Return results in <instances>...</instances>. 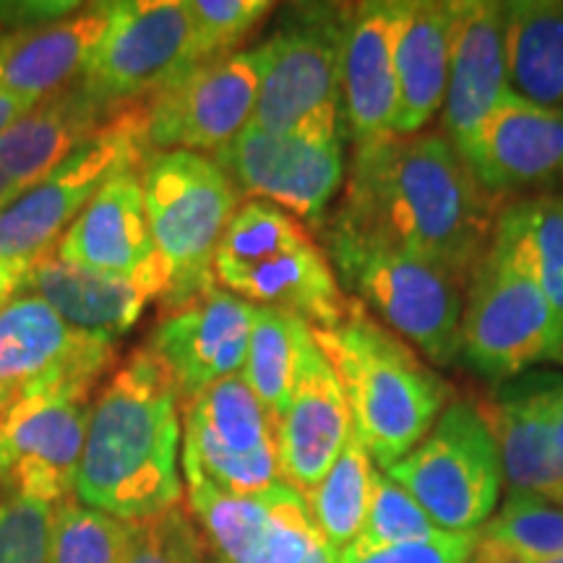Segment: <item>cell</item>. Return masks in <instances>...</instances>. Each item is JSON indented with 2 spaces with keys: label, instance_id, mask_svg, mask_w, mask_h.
I'll use <instances>...</instances> for the list:
<instances>
[{
  "label": "cell",
  "instance_id": "6da1fadb",
  "mask_svg": "<svg viewBox=\"0 0 563 563\" xmlns=\"http://www.w3.org/2000/svg\"><path fill=\"white\" fill-rule=\"evenodd\" d=\"M498 211L452 141L422 131L352 146L342 203L323 224L470 279Z\"/></svg>",
  "mask_w": 563,
  "mask_h": 563
},
{
  "label": "cell",
  "instance_id": "7a4b0ae2",
  "mask_svg": "<svg viewBox=\"0 0 563 563\" xmlns=\"http://www.w3.org/2000/svg\"><path fill=\"white\" fill-rule=\"evenodd\" d=\"M180 399L165 365L150 347L136 350L91 407L76 477L84 506L146 522L178 509Z\"/></svg>",
  "mask_w": 563,
  "mask_h": 563
},
{
  "label": "cell",
  "instance_id": "3957f363",
  "mask_svg": "<svg viewBox=\"0 0 563 563\" xmlns=\"http://www.w3.org/2000/svg\"><path fill=\"white\" fill-rule=\"evenodd\" d=\"M313 336L340 378L352 431L378 470L410 454L454 399L452 384L361 302L352 300L340 327Z\"/></svg>",
  "mask_w": 563,
  "mask_h": 563
},
{
  "label": "cell",
  "instance_id": "277c9868",
  "mask_svg": "<svg viewBox=\"0 0 563 563\" xmlns=\"http://www.w3.org/2000/svg\"><path fill=\"white\" fill-rule=\"evenodd\" d=\"M214 279L238 298L298 316L313 332L340 327L352 306L306 222L269 201L238 207L217 249Z\"/></svg>",
  "mask_w": 563,
  "mask_h": 563
},
{
  "label": "cell",
  "instance_id": "5b68a950",
  "mask_svg": "<svg viewBox=\"0 0 563 563\" xmlns=\"http://www.w3.org/2000/svg\"><path fill=\"white\" fill-rule=\"evenodd\" d=\"M323 251L344 295L391 329L433 365H452L462 350L467 282L446 266L323 224Z\"/></svg>",
  "mask_w": 563,
  "mask_h": 563
},
{
  "label": "cell",
  "instance_id": "8992f818",
  "mask_svg": "<svg viewBox=\"0 0 563 563\" xmlns=\"http://www.w3.org/2000/svg\"><path fill=\"white\" fill-rule=\"evenodd\" d=\"M460 355L493 384L534 363L563 365L561 323L501 214L493 224L488 249L470 274Z\"/></svg>",
  "mask_w": 563,
  "mask_h": 563
},
{
  "label": "cell",
  "instance_id": "52a82bcc",
  "mask_svg": "<svg viewBox=\"0 0 563 563\" xmlns=\"http://www.w3.org/2000/svg\"><path fill=\"white\" fill-rule=\"evenodd\" d=\"M141 188L154 245L170 269L165 302L175 311L214 287V256L241 194L214 159L183 150L152 152Z\"/></svg>",
  "mask_w": 563,
  "mask_h": 563
},
{
  "label": "cell",
  "instance_id": "ba28073f",
  "mask_svg": "<svg viewBox=\"0 0 563 563\" xmlns=\"http://www.w3.org/2000/svg\"><path fill=\"white\" fill-rule=\"evenodd\" d=\"M150 154L144 104L112 115L55 170L0 209V264L26 274L34 262L58 249L66 230L112 175L144 165Z\"/></svg>",
  "mask_w": 563,
  "mask_h": 563
},
{
  "label": "cell",
  "instance_id": "9c48e42d",
  "mask_svg": "<svg viewBox=\"0 0 563 563\" xmlns=\"http://www.w3.org/2000/svg\"><path fill=\"white\" fill-rule=\"evenodd\" d=\"M452 534L481 532L496 514L504 470L496 439L473 399L454 397L410 454L382 470Z\"/></svg>",
  "mask_w": 563,
  "mask_h": 563
},
{
  "label": "cell",
  "instance_id": "30bf717a",
  "mask_svg": "<svg viewBox=\"0 0 563 563\" xmlns=\"http://www.w3.org/2000/svg\"><path fill=\"white\" fill-rule=\"evenodd\" d=\"M350 11L352 5L306 3L285 13L277 32L266 40L269 66L258 89L253 125L272 133L308 125L344 129L342 51Z\"/></svg>",
  "mask_w": 563,
  "mask_h": 563
},
{
  "label": "cell",
  "instance_id": "8fae6325",
  "mask_svg": "<svg viewBox=\"0 0 563 563\" xmlns=\"http://www.w3.org/2000/svg\"><path fill=\"white\" fill-rule=\"evenodd\" d=\"M344 136L340 125L272 133L249 123L214 162L249 201H269L300 222H323L347 178Z\"/></svg>",
  "mask_w": 563,
  "mask_h": 563
},
{
  "label": "cell",
  "instance_id": "7c38bea8",
  "mask_svg": "<svg viewBox=\"0 0 563 563\" xmlns=\"http://www.w3.org/2000/svg\"><path fill=\"white\" fill-rule=\"evenodd\" d=\"M269 42L224 58L199 63L165 84L144 102V136L150 152L217 154L251 123Z\"/></svg>",
  "mask_w": 563,
  "mask_h": 563
},
{
  "label": "cell",
  "instance_id": "4fadbf2b",
  "mask_svg": "<svg viewBox=\"0 0 563 563\" xmlns=\"http://www.w3.org/2000/svg\"><path fill=\"white\" fill-rule=\"evenodd\" d=\"M183 473L188 485L253 496L279 481L274 420L241 373L209 386L183 412Z\"/></svg>",
  "mask_w": 563,
  "mask_h": 563
},
{
  "label": "cell",
  "instance_id": "5bb4252c",
  "mask_svg": "<svg viewBox=\"0 0 563 563\" xmlns=\"http://www.w3.org/2000/svg\"><path fill=\"white\" fill-rule=\"evenodd\" d=\"M112 342L70 327L37 295H13L0 306V418L37 394H89L115 361Z\"/></svg>",
  "mask_w": 563,
  "mask_h": 563
},
{
  "label": "cell",
  "instance_id": "9a60e30c",
  "mask_svg": "<svg viewBox=\"0 0 563 563\" xmlns=\"http://www.w3.org/2000/svg\"><path fill=\"white\" fill-rule=\"evenodd\" d=\"M199 66L194 24L183 0H133L115 3L112 21L81 81L104 108H131L165 84Z\"/></svg>",
  "mask_w": 563,
  "mask_h": 563
},
{
  "label": "cell",
  "instance_id": "2e32d148",
  "mask_svg": "<svg viewBox=\"0 0 563 563\" xmlns=\"http://www.w3.org/2000/svg\"><path fill=\"white\" fill-rule=\"evenodd\" d=\"M87 397L37 394L0 418V490L5 496L55 506L76 493L91 415Z\"/></svg>",
  "mask_w": 563,
  "mask_h": 563
},
{
  "label": "cell",
  "instance_id": "e0dca14e",
  "mask_svg": "<svg viewBox=\"0 0 563 563\" xmlns=\"http://www.w3.org/2000/svg\"><path fill=\"white\" fill-rule=\"evenodd\" d=\"M188 506L217 563H306L327 540L306 496L285 483L253 496L188 485Z\"/></svg>",
  "mask_w": 563,
  "mask_h": 563
},
{
  "label": "cell",
  "instance_id": "ac0fdd59",
  "mask_svg": "<svg viewBox=\"0 0 563 563\" xmlns=\"http://www.w3.org/2000/svg\"><path fill=\"white\" fill-rule=\"evenodd\" d=\"M460 154L493 199H534L563 188V108L506 91Z\"/></svg>",
  "mask_w": 563,
  "mask_h": 563
},
{
  "label": "cell",
  "instance_id": "d6986e66",
  "mask_svg": "<svg viewBox=\"0 0 563 563\" xmlns=\"http://www.w3.org/2000/svg\"><path fill=\"white\" fill-rule=\"evenodd\" d=\"M253 306L222 287L175 308L152 332L150 350L170 373L183 405L243 371Z\"/></svg>",
  "mask_w": 563,
  "mask_h": 563
},
{
  "label": "cell",
  "instance_id": "ffe728a7",
  "mask_svg": "<svg viewBox=\"0 0 563 563\" xmlns=\"http://www.w3.org/2000/svg\"><path fill=\"white\" fill-rule=\"evenodd\" d=\"M279 481L311 496L352 435V415L342 384L316 336L302 347L290 402L274 422Z\"/></svg>",
  "mask_w": 563,
  "mask_h": 563
},
{
  "label": "cell",
  "instance_id": "44dd1931",
  "mask_svg": "<svg viewBox=\"0 0 563 563\" xmlns=\"http://www.w3.org/2000/svg\"><path fill=\"white\" fill-rule=\"evenodd\" d=\"M19 292L37 295L81 332L115 340L129 332L152 300L167 298L170 269L157 256L133 274H104L63 262L51 251L26 269Z\"/></svg>",
  "mask_w": 563,
  "mask_h": 563
},
{
  "label": "cell",
  "instance_id": "7402d4cb",
  "mask_svg": "<svg viewBox=\"0 0 563 563\" xmlns=\"http://www.w3.org/2000/svg\"><path fill=\"white\" fill-rule=\"evenodd\" d=\"M399 5L371 0L352 5L342 51V115L352 146L397 136V47Z\"/></svg>",
  "mask_w": 563,
  "mask_h": 563
},
{
  "label": "cell",
  "instance_id": "603a6c76",
  "mask_svg": "<svg viewBox=\"0 0 563 563\" xmlns=\"http://www.w3.org/2000/svg\"><path fill=\"white\" fill-rule=\"evenodd\" d=\"M506 11L509 5L496 0H460L454 9L441 133L456 152L475 136L488 112L509 91Z\"/></svg>",
  "mask_w": 563,
  "mask_h": 563
},
{
  "label": "cell",
  "instance_id": "cb8c5ba5",
  "mask_svg": "<svg viewBox=\"0 0 563 563\" xmlns=\"http://www.w3.org/2000/svg\"><path fill=\"white\" fill-rule=\"evenodd\" d=\"M553 376L509 386L496 399L477 402L501 456L511 493L563 504V464L551 412Z\"/></svg>",
  "mask_w": 563,
  "mask_h": 563
},
{
  "label": "cell",
  "instance_id": "d4e9b609",
  "mask_svg": "<svg viewBox=\"0 0 563 563\" xmlns=\"http://www.w3.org/2000/svg\"><path fill=\"white\" fill-rule=\"evenodd\" d=\"M55 253L63 262L104 274H133L159 256L146 217L141 165L118 170L91 196Z\"/></svg>",
  "mask_w": 563,
  "mask_h": 563
},
{
  "label": "cell",
  "instance_id": "484cf974",
  "mask_svg": "<svg viewBox=\"0 0 563 563\" xmlns=\"http://www.w3.org/2000/svg\"><path fill=\"white\" fill-rule=\"evenodd\" d=\"M115 3H95L74 16L0 37V87L37 104L87 68L112 21Z\"/></svg>",
  "mask_w": 563,
  "mask_h": 563
},
{
  "label": "cell",
  "instance_id": "4316f807",
  "mask_svg": "<svg viewBox=\"0 0 563 563\" xmlns=\"http://www.w3.org/2000/svg\"><path fill=\"white\" fill-rule=\"evenodd\" d=\"M118 112L104 108L79 76L40 100L0 136V167L24 194Z\"/></svg>",
  "mask_w": 563,
  "mask_h": 563
},
{
  "label": "cell",
  "instance_id": "83f0119b",
  "mask_svg": "<svg viewBox=\"0 0 563 563\" xmlns=\"http://www.w3.org/2000/svg\"><path fill=\"white\" fill-rule=\"evenodd\" d=\"M456 3L439 0H410L399 5L397 68L399 110L397 136L428 131L435 115H441L449 84V51Z\"/></svg>",
  "mask_w": 563,
  "mask_h": 563
},
{
  "label": "cell",
  "instance_id": "f1b7e54d",
  "mask_svg": "<svg viewBox=\"0 0 563 563\" xmlns=\"http://www.w3.org/2000/svg\"><path fill=\"white\" fill-rule=\"evenodd\" d=\"M506 79L509 91L540 108H563V3H506Z\"/></svg>",
  "mask_w": 563,
  "mask_h": 563
},
{
  "label": "cell",
  "instance_id": "f546056e",
  "mask_svg": "<svg viewBox=\"0 0 563 563\" xmlns=\"http://www.w3.org/2000/svg\"><path fill=\"white\" fill-rule=\"evenodd\" d=\"M313 336V329L298 316L279 308L253 306V329L249 355L243 363V382L277 422L290 402L298 378L302 347Z\"/></svg>",
  "mask_w": 563,
  "mask_h": 563
},
{
  "label": "cell",
  "instance_id": "4dcf8cb0",
  "mask_svg": "<svg viewBox=\"0 0 563 563\" xmlns=\"http://www.w3.org/2000/svg\"><path fill=\"white\" fill-rule=\"evenodd\" d=\"M373 475H376V464H373L363 441L352 431L332 470L306 498L308 506H311L316 527L336 551H344L363 530Z\"/></svg>",
  "mask_w": 563,
  "mask_h": 563
},
{
  "label": "cell",
  "instance_id": "1f68e13d",
  "mask_svg": "<svg viewBox=\"0 0 563 563\" xmlns=\"http://www.w3.org/2000/svg\"><path fill=\"white\" fill-rule=\"evenodd\" d=\"M517 238L540 290L563 329V196H534L498 211Z\"/></svg>",
  "mask_w": 563,
  "mask_h": 563
},
{
  "label": "cell",
  "instance_id": "d6a6232c",
  "mask_svg": "<svg viewBox=\"0 0 563 563\" xmlns=\"http://www.w3.org/2000/svg\"><path fill=\"white\" fill-rule=\"evenodd\" d=\"M131 543L133 522L66 498L55 509L47 563H129Z\"/></svg>",
  "mask_w": 563,
  "mask_h": 563
},
{
  "label": "cell",
  "instance_id": "836d02e7",
  "mask_svg": "<svg viewBox=\"0 0 563 563\" xmlns=\"http://www.w3.org/2000/svg\"><path fill=\"white\" fill-rule=\"evenodd\" d=\"M481 534L498 540L527 561H551L563 555V506L527 493H509L501 511L493 514Z\"/></svg>",
  "mask_w": 563,
  "mask_h": 563
},
{
  "label": "cell",
  "instance_id": "e575fe53",
  "mask_svg": "<svg viewBox=\"0 0 563 563\" xmlns=\"http://www.w3.org/2000/svg\"><path fill=\"white\" fill-rule=\"evenodd\" d=\"M441 532L443 530L433 525V519L422 511V506L415 501L402 485L394 483L382 470H376L365 525L361 534H357V540H352V543L382 548L428 540Z\"/></svg>",
  "mask_w": 563,
  "mask_h": 563
},
{
  "label": "cell",
  "instance_id": "d590c367",
  "mask_svg": "<svg viewBox=\"0 0 563 563\" xmlns=\"http://www.w3.org/2000/svg\"><path fill=\"white\" fill-rule=\"evenodd\" d=\"M196 60L207 63L241 51L274 5L266 0H188Z\"/></svg>",
  "mask_w": 563,
  "mask_h": 563
},
{
  "label": "cell",
  "instance_id": "8d00e7d4",
  "mask_svg": "<svg viewBox=\"0 0 563 563\" xmlns=\"http://www.w3.org/2000/svg\"><path fill=\"white\" fill-rule=\"evenodd\" d=\"M55 506L5 496L0 501V563H47Z\"/></svg>",
  "mask_w": 563,
  "mask_h": 563
},
{
  "label": "cell",
  "instance_id": "74e56055",
  "mask_svg": "<svg viewBox=\"0 0 563 563\" xmlns=\"http://www.w3.org/2000/svg\"><path fill=\"white\" fill-rule=\"evenodd\" d=\"M477 534L481 532H441L428 540L382 548L350 543L344 551H340V563H467L477 545Z\"/></svg>",
  "mask_w": 563,
  "mask_h": 563
},
{
  "label": "cell",
  "instance_id": "f35d334b",
  "mask_svg": "<svg viewBox=\"0 0 563 563\" xmlns=\"http://www.w3.org/2000/svg\"><path fill=\"white\" fill-rule=\"evenodd\" d=\"M194 534L196 525L180 506L146 522H133L129 563H186Z\"/></svg>",
  "mask_w": 563,
  "mask_h": 563
},
{
  "label": "cell",
  "instance_id": "ab89813d",
  "mask_svg": "<svg viewBox=\"0 0 563 563\" xmlns=\"http://www.w3.org/2000/svg\"><path fill=\"white\" fill-rule=\"evenodd\" d=\"M551 412H553V428H555V446H559V456L563 464V378L553 376L551 384Z\"/></svg>",
  "mask_w": 563,
  "mask_h": 563
},
{
  "label": "cell",
  "instance_id": "60d3db41",
  "mask_svg": "<svg viewBox=\"0 0 563 563\" xmlns=\"http://www.w3.org/2000/svg\"><path fill=\"white\" fill-rule=\"evenodd\" d=\"M21 282H24V274L11 269V266L0 264V306L9 302L13 295L21 290Z\"/></svg>",
  "mask_w": 563,
  "mask_h": 563
},
{
  "label": "cell",
  "instance_id": "b9f144b4",
  "mask_svg": "<svg viewBox=\"0 0 563 563\" xmlns=\"http://www.w3.org/2000/svg\"><path fill=\"white\" fill-rule=\"evenodd\" d=\"M186 563H217V561H214V555L209 553L207 540H203V534H201L199 527H196V534H194L191 545H188Z\"/></svg>",
  "mask_w": 563,
  "mask_h": 563
},
{
  "label": "cell",
  "instance_id": "7bdbcfd3",
  "mask_svg": "<svg viewBox=\"0 0 563 563\" xmlns=\"http://www.w3.org/2000/svg\"><path fill=\"white\" fill-rule=\"evenodd\" d=\"M21 194V188L13 183L9 175H5L3 167H0V209L9 207V203Z\"/></svg>",
  "mask_w": 563,
  "mask_h": 563
},
{
  "label": "cell",
  "instance_id": "ee69618b",
  "mask_svg": "<svg viewBox=\"0 0 563 563\" xmlns=\"http://www.w3.org/2000/svg\"><path fill=\"white\" fill-rule=\"evenodd\" d=\"M532 563H563V555H561V559H551V561H532Z\"/></svg>",
  "mask_w": 563,
  "mask_h": 563
}]
</instances>
